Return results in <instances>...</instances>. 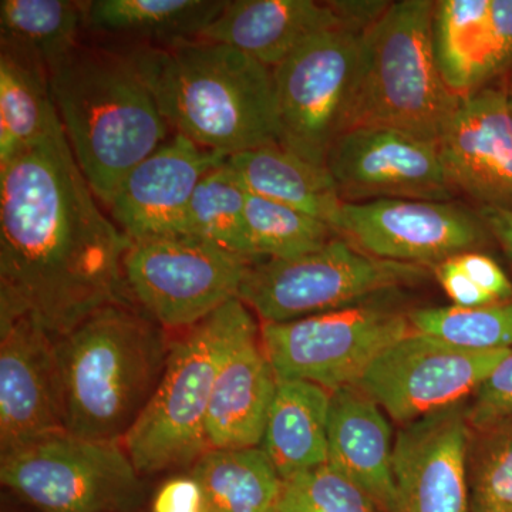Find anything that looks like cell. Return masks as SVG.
I'll return each mask as SVG.
<instances>
[{"mask_svg":"<svg viewBox=\"0 0 512 512\" xmlns=\"http://www.w3.org/2000/svg\"><path fill=\"white\" fill-rule=\"evenodd\" d=\"M96 198L62 123L0 165V322L29 318L57 338L127 299L131 241Z\"/></svg>","mask_w":512,"mask_h":512,"instance_id":"obj_1","label":"cell"},{"mask_svg":"<svg viewBox=\"0 0 512 512\" xmlns=\"http://www.w3.org/2000/svg\"><path fill=\"white\" fill-rule=\"evenodd\" d=\"M131 52L178 134L225 157L278 143L271 67L202 39L140 45Z\"/></svg>","mask_w":512,"mask_h":512,"instance_id":"obj_2","label":"cell"},{"mask_svg":"<svg viewBox=\"0 0 512 512\" xmlns=\"http://www.w3.org/2000/svg\"><path fill=\"white\" fill-rule=\"evenodd\" d=\"M49 74L76 163L109 207L127 175L167 141L170 124L131 49L79 43Z\"/></svg>","mask_w":512,"mask_h":512,"instance_id":"obj_3","label":"cell"},{"mask_svg":"<svg viewBox=\"0 0 512 512\" xmlns=\"http://www.w3.org/2000/svg\"><path fill=\"white\" fill-rule=\"evenodd\" d=\"M170 348L168 330L127 299L57 336L64 431L123 443L156 392Z\"/></svg>","mask_w":512,"mask_h":512,"instance_id":"obj_4","label":"cell"},{"mask_svg":"<svg viewBox=\"0 0 512 512\" xmlns=\"http://www.w3.org/2000/svg\"><path fill=\"white\" fill-rule=\"evenodd\" d=\"M258 328L235 298L171 339L156 392L123 440L141 477L191 467L210 450L205 424L215 379L232 349Z\"/></svg>","mask_w":512,"mask_h":512,"instance_id":"obj_5","label":"cell"},{"mask_svg":"<svg viewBox=\"0 0 512 512\" xmlns=\"http://www.w3.org/2000/svg\"><path fill=\"white\" fill-rule=\"evenodd\" d=\"M436 2L390 3L366 30L348 128H393L439 143L461 97L444 82L433 47Z\"/></svg>","mask_w":512,"mask_h":512,"instance_id":"obj_6","label":"cell"},{"mask_svg":"<svg viewBox=\"0 0 512 512\" xmlns=\"http://www.w3.org/2000/svg\"><path fill=\"white\" fill-rule=\"evenodd\" d=\"M426 278L424 266L376 258L338 235L311 254L252 262L238 298L262 323H286L362 305Z\"/></svg>","mask_w":512,"mask_h":512,"instance_id":"obj_7","label":"cell"},{"mask_svg":"<svg viewBox=\"0 0 512 512\" xmlns=\"http://www.w3.org/2000/svg\"><path fill=\"white\" fill-rule=\"evenodd\" d=\"M0 481L37 512H127L143 491L123 443L67 431L0 457Z\"/></svg>","mask_w":512,"mask_h":512,"instance_id":"obj_8","label":"cell"},{"mask_svg":"<svg viewBox=\"0 0 512 512\" xmlns=\"http://www.w3.org/2000/svg\"><path fill=\"white\" fill-rule=\"evenodd\" d=\"M365 33L350 25L323 30L272 69L279 146L326 165L348 128Z\"/></svg>","mask_w":512,"mask_h":512,"instance_id":"obj_9","label":"cell"},{"mask_svg":"<svg viewBox=\"0 0 512 512\" xmlns=\"http://www.w3.org/2000/svg\"><path fill=\"white\" fill-rule=\"evenodd\" d=\"M252 262L184 235L131 241L123 259L124 292L161 328L183 332L238 298Z\"/></svg>","mask_w":512,"mask_h":512,"instance_id":"obj_10","label":"cell"},{"mask_svg":"<svg viewBox=\"0 0 512 512\" xmlns=\"http://www.w3.org/2000/svg\"><path fill=\"white\" fill-rule=\"evenodd\" d=\"M414 332L407 313L366 302L286 323H262L261 340L278 380L329 392L359 383L376 357Z\"/></svg>","mask_w":512,"mask_h":512,"instance_id":"obj_11","label":"cell"},{"mask_svg":"<svg viewBox=\"0 0 512 512\" xmlns=\"http://www.w3.org/2000/svg\"><path fill=\"white\" fill-rule=\"evenodd\" d=\"M507 352H473L412 332L380 353L357 386L406 426L468 402Z\"/></svg>","mask_w":512,"mask_h":512,"instance_id":"obj_12","label":"cell"},{"mask_svg":"<svg viewBox=\"0 0 512 512\" xmlns=\"http://www.w3.org/2000/svg\"><path fill=\"white\" fill-rule=\"evenodd\" d=\"M335 229L366 254L424 268L477 251L490 235L478 214L454 202L399 198L345 201Z\"/></svg>","mask_w":512,"mask_h":512,"instance_id":"obj_13","label":"cell"},{"mask_svg":"<svg viewBox=\"0 0 512 512\" xmlns=\"http://www.w3.org/2000/svg\"><path fill=\"white\" fill-rule=\"evenodd\" d=\"M326 167L346 202L450 201L454 195L439 146L393 128H349L330 148Z\"/></svg>","mask_w":512,"mask_h":512,"instance_id":"obj_14","label":"cell"},{"mask_svg":"<svg viewBox=\"0 0 512 512\" xmlns=\"http://www.w3.org/2000/svg\"><path fill=\"white\" fill-rule=\"evenodd\" d=\"M467 402L402 426L394 439V512H471Z\"/></svg>","mask_w":512,"mask_h":512,"instance_id":"obj_15","label":"cell"},{"mask_svg":"<svg viewBox=\"0 0 512 512\" xmlns=\"http://www.w3.org/2000/svg\"><path fill=\"white\" fill-rule=\"evenodd\" d=\"M64 431L55 338L29 318L0 322V457Z\"/></svg>","mask_w":512,"mask_h":512,"instance_id":"obj_16","label":"cell"},{"mask_svg":"<svg viewBox=\"0 0 512 512\" xmlns=\"http://www.w3.org/2000/svg\"><path fill=\"white\" fill-rule=\"evenodd\" d=\"M448 183L481 207L512 211V106L508 90L461 97L439 143Z\"/></svg>","mask_w":512,"mask_h":512,"instance_id":"obj_17","label":"cell"},{"mask_svg":"<svg viewBox=\"0 0 512 512\" xmlns=\"http://www.w3.org/2000/svg\"><path fill=\"white\" fill-rule=\"evenodd\" d=\"M227 160L177 133L127 175L109 204L111 217L130 241L185 237L195 188Z\"/></svg>","mask_w":512,"mask_h":512,"instance_id":"obj_18","label":"cell"},{"mask_svg":"<svg viewBox=\"0 0 512 512\" xmlns=\"http://www.w3.org/2000/svg\"><path fill=\"white\" fill-rule=\"evenodd\" d=\"M345 25L332 2L231 0L200 39L234 47L274 69L323 30Z\"/></svg>","mask_w":512,"mask_h":512,"instance_id":"obj_19","label":"cell"},{"mask_svg":"<svg viewBox=\"0 0 512 512\" xmlns=\"http://www.w3.org/2000/svg\"><path fill=\"white\" fill-rule=\"evenodd\" d=\"M387 414L357 384L330 392L328 463L394 512L393 430Z\"/></svg>","mask_w":512,"mask_h":512,"instance_id":"obj_20","label":"cell"},{"mask_svg":"<svg viewBox=\"0 0 512 512\" xmlns=\"http://www.w3.org/2000/svg\"><path fill=\"white\" fill-rule=\"evenodd\" d=\"M276 386L259 326L232 349L215 379L205 424L210 450L261 446Z\"/></svg>","mask_w":512,"mask_h":512,"instance_id":"obj_21","label":"cell"},{"mask_svg":"<svg viewBox=\"0 0 512 512\" xmlns=\"http://www.w3.org/2000/svg\"><path fill=\"white\" fill-rule=\"evenodd\" d=\"M330 392L303 380H278L261 447L282 481L328 463Z\"/></svg>","mask_w":512,"mask_h":512,"instance_id":"obj_22","label":"cell"},{"mask_svg":"<svg viewBox=\"0 0 512 512\" xmlns=\"http://www.w3.org/2000/svg\"><path fill=\"white\" fill-rule=\"evenodd\" d=\"M228 164L249 194L288 205L336 228L345 201L326 165L311 163L278 143L235 154L228 157Z\"/></svg>","mask_w":512,"mask_h":512,"instance_id":"obj_23","label":"cell"},{"mask_svg":"<svg viewBox=\"0 0 512 512\" xmlns=\"http://www.w3.org/2000/svg\"><path fill=\"white\" fill-rule=\"evenodd\" d=\"M59 124L46 64L0 43V165L35 147Z\"/></svg>","mask_w":512,"mask_h":512,"instance_id":"obj_24","label":"cell"},{"mask_svg":"<svg viewBox=\"0 0 512 512\" xmlns=\"http://www.w3.org/2000/svg\"><path fill=\"white\" fill-rule=\"evenodd\" d=\"M433 47L444 82L458 97L497 77L490 0H441L434 6Z\"/></svg>","mask_w":512,"mask_h":512,"instance_id":"obj_25","label":"cell"},{"mask_svg":"<svg viewBox=\"0 0 512 512\" xmlns=\"http://www.w3.org/2000/svg\"><path fill=\"white\" fill-rule=\"evenodd\" d=\"M225 0H94L87 2L86 28L103 35L171 45L200 39L221 15Z\"/></svg>","mask_w":512,"mask_h":512,"instance_id":"obj_26","label":"cell"},{"mask_svg":"<svg viewBox=\"0 0 512 512\" xmlns=\"http://www.w3.org/2000/svg\"><path fill=\"white\" fill-rule=\"evenodd\" d=\"M210 512H271L282 478L261 447L208 450L190 467Z\"/></svg>","mask_w":512,"mask_h":512,"instance_id":"obj_27","label":"cell"},{"mask_svg":"<svg viewBox=\"0 0 512 512\" xmlns=\"http://www.w3.org/2000/svg\"><path fill=\"white\" fill-rule=\"evenodd\" d=\"M87 2L73 0H2V42L18 47L52 69L79 45L86 28Z\"/></svg>","mask_w":512,"mask_h":512,"instance_id":"obj_28","label":"cell"},{"mask_svg":"<svg viewBox=\"0 0 512 512\" xmlns=\"http://www.w3.org/2000/svg\"><path fill=\"white\" fill-rule=\"evenodd\" d=\"M248 191L228 160L195 188L185 217V237H195L255 261L245 220Z\"/></svg>","mask_w":512,"mask_h":512,"instance_id":"obj_29","label":"cell"},{"mask_svg":"<svg viewBox=\"0 0 512 512\" xmlns=\"http://www.w3.org/2000/svg\"><path fill=\"white\" fill-rule=\"evenodd\" d=\"M245 220L254 259L296 258L338 237L325 221L249 192Z\"/></svg>","mask_w":512,"mask_h":512,"instance_id":"obj_30","label":"cell"},{"mask_svg":"<svg viewBox=\"0 0 512 512\" xmlns=\"http://www.w3.org/2000/svg\"><path fill=\"white\" fill-rule=\"evenodd\" d=\"M414 332L473 352L512 348V301L483 308H421L407 312Z\"/></svg>","mask_w":512,"mask_h":512,"instance_id":"obj_31","label":"cell"},{"mask_svg":"<svg viewBox=\"0 0 512 512\" xmlns=\"http://www.w3.org/2000/svg\"><path fill=\"white\" fill-rule=\"evenodd\" d=\"M468 480L471 512H512V417L471 430Z\"/></svg>","mask_w":512,"mask_h":512,"instance_id":"obj_32","label":"cell"},{"mask_svg":"<svg viewBox=\"0 0 512 512\" xmlns=\"http://www.w3.org/2000/svg\"><path fill=\"white\" fill-rule=\"evenodd\" d=\"M276 512H383L355 481L329 463L282 481Z\"/></svg>","mask_w":512,"mask_h":512,"instance_id":"obj_33","label":"cell"},{"mask_svg":"<svg viewBox=\"0 0 512 512\" xmlns=\"http://www.w3.org/2000/svg\"><path fill=\"white\" fill-rule=\"evenodd\" d=\"M512 417V348L467 402L471 430H481Z\"/></svg>","mask_w":512,"mask_h":512,"instance_id":"obj_34","label":"cell"},{"mask_svg":"<svg viewBox=\"0 0 512 512\" xmlns=\"http://www.w3.org/2000/svg\"><path fill=\"white\" fill-rule=\"evenodd\" d=\"M151 512H210L201 485L187 474L167 478L154 494Z\"/></svg>","mask_w":512,"mask_h":512,"instance_id":"obj_35","label":"cell"},{"mask_svg":"<svg viewBox=\"0 0 512 512\" xmlns=\"http://www.w3.org/2000/svg\"><path fill=\"white\" fill-rule=\"evenodd\" d=\"M456 256L433 268L437 281L453 305L458 308H483L495 305L497 302L471 281L470 276L458 264Z\"/></svg>","mask_w":512,"mask_h":512,"instance_id":"obj_36","label":"cell"},{"mask_svg":"<svg viewBox=\"0 0 512 512\" xmlns=\"http://www.w3.org/2000/svg\"><path fill=\"white\" fill-rule=\"evenodd\" d=\"M471 281L497 303L512 301V282L491 256L470 251L456 256Z\"/></svg>","mask_w":512,"mask_h":512,"instance_id":"obj_37","label":"cell"},{"mask_svg":"<svg viewBox=\"0 0 512 512\" xmlns=\"http://www.w3.org/2000/svg\"><path fill=\"white\" fill-rule=\"evenodd\" d=\"M490 22L501 74L512 64V0H490Z\"/></svg>","mask_w":512,"mask_h":512,"instance_id":"obj_38","label":"cell"},{"mask_svg":"<svg viewBox=\"0 0 512 512\" xmlns=\"http://www.w3.org/2000/svg\"><path fill=\"white\" fill-rule=\"evenodd\" d=\"M478 217L484 222L490 235L497 239L505 255L512 262V211L501 208L480 207Z\"/></svg>","mask_w":512,"mask_h":512,"instance_id":"obj_39","label":"cell"},{"mask_svg":"<svg viewBox=\"0 0 512 512\" xmlns=\"http://www.w3.org/2000/svg\"><path fill=\"white\" fill-rule=\"evenodd\" d=\"M508 94H510L511 106H512V86L511 89L508 90Z\"/></svg>","mask_w":512,"mask_h":512,"instance_id":"obj_40","label":"cell"},{"mask_svg":"<svg viewBox=\"0 0 512 512\" xmlns=\"http://www.w3.org/2000/svg\"><path fill=\"white\" fill-rule=\"evenodd\" d=\"M271 512H276V511L274 510V511H271Z\"/></svg>","mask_w":512,"mask_h":512,"instance_id":"obj_41","label":"cell"}]
</instances>
